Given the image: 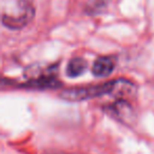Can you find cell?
I'll return each instance as SVG.
<instances>
[{
	"mask_svg": "<svg viewBox=\"0 0 154 154\" xmlns=\"http://www.w3.org/2000/svg\"><path fill=\"white\" fill-rule=\"evenodd\" d=\"M133 88L132 82L125 79H117L108 82L100 85L82 87V88H73L63 91L60 94L61 98L70 101H82L87 99L96 98L103 95L112 94L114 92L122 93L128 92Z\"/></svg>",
	"mask_w": 154,
	"mask_h": 154,
	"instance_id": "1",
	"label": "cell"
},
{
	"mask_svg": "<svg viewBox=\"0 0 154 154\" xmlns=\"http://www.w3.org/2000/svg\"><path fill=\"white\" fill-rule=\"evenodd\" d=\"M87 62L80 57H74L69 61L66 66V75L71 78L78 77L85 72Z\"/></svg>",
	"mask_w": 154,
	"mask_h": 154,
	"instance_id": "4",
	"label": "cell"
},
{
	"mask_svg": "<svg viewBox=\"0 0 154 154\" xmlns=\"http://www.w3.org/2000/svg\"><path fill=\"white\" fill-rule=\"evenodd\" d=\"M35 16V9L28 0H19L10 13L2 15V24L10 30H20L26 26Z\"/></svg>",
	"mask_w": 154,
	"mask_h": 154,
	"instance_id": "2",
	"label": "cell"
},
{
	"mask_svg": "<svg viewBox=\"0 0 154 154\" xmlns=\"http://www.w3.org/2000/svg\"><path fill=\"white\" fill-rule=\"evenodd\" d=\"M109 111L119 119H127L132 114V108L127 101L119 100L109 107Z\"/></svg>",
	"mask_w": 154,
	"mask_h": 154,
	"instance_id": "5",
	"label": "cell"
},
{
	"mask_svg": "<svg viewBox=\"0 0 154 154\" xmlns=\"http://www.w3.org/2000/svg\"><path fill=\"white\" fill-rule=\"evenodd\" d=\"M45 154H70V153H66V152H61V151H49V152H45Z\"/></svg>",
	"mask_w": 154,
	"mask_h": 154,
	"instance_id": "6",
	"label": "cell"
},
{
	"mask_svg": "<svg viewBox=\"0 0 154 154\" xmlns=\"http://www.w3.org/2000/svg\"><path fill=\"white\" fill-rule=\"evenodd\" d=\"M116 60L111 56H103L98 57L93 63L92 73L96 77L109 76L115 69Z\"/></svg>",
	"mask_w": 154,
	"mask_h": 154,
	"instance_id": "3",
	"label": "cell"
}]
</instances>
